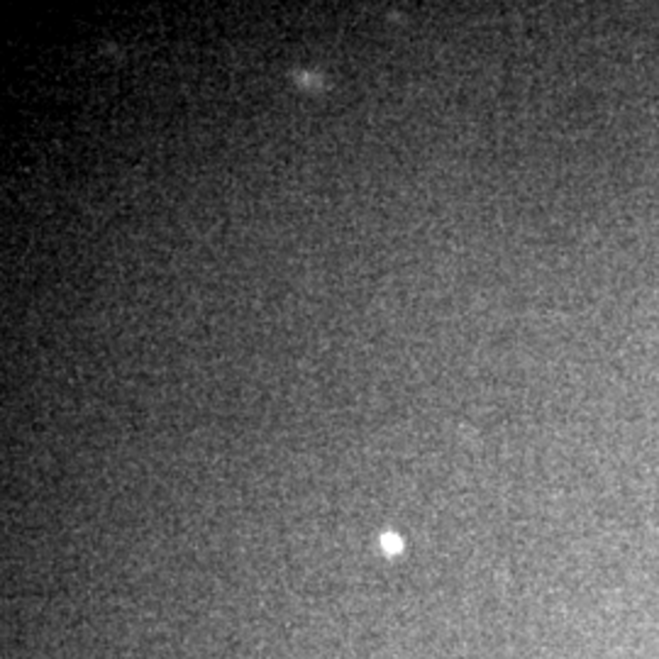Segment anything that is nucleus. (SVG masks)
<instances>
[{
    "instance_id": "obj_1",
    "label": "nucleus",
    "mask_w": 659,
    "mask_h": 659,
    "mask_svg": "<svg viewBox=\"0 0 659 659\" xmlns=\"http://www.w3.org/2000/svg\"><path fill=\"white\" fill-rule=\"evenodd\" d=\"M381 547H383V552L396 555V552H401V549H403V540H401L398 535H393V532H386V535L381 537Z\"/></svg>"
}]
</instances>
